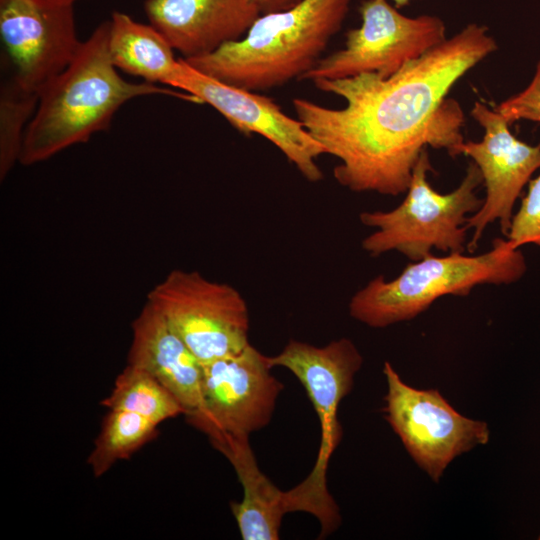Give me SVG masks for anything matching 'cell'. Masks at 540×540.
Segmentation results:
<instances>
[{
	"mask_svg": "<svg viewBox=\"0 0 540 540\" xmlns=\"http://www.w3.org/2000/svg\"><path fill=\"white\" fill-rule=\"evenodd\" d=\"M496 49L488 28L471 23L389 77L363 73L313 81L318 89L342 97L343 108L304 98L292 104L325 154L338 159L333 175L341 186L397 196L407 191L425 148L457 156L464 114L447 95Z\"/></svg>",
	"mask_w": 540,
	"mask_h": 540,
	"instance_id": "1",
	"label": "cell"
},
{
	"mask_svg": "<svg viewBox=\"0 0 540 540\" xmlns=\"http://www.w3.org/2000/svg\"><path fill=\"white\" fill-rule=\"evenodd\" d=\"M109 20L82 41L71 63L39 94L37 109L23 141L19 163L31 166L87 142L107 130L127 102L150 95H169L196 102L170 87L124 79L108 50Z\"/></svg>",
	"mask_w": 540,
	"mask_h": 540,
	"instance_id": "2",
	"label": "cell"
},
{
	"mask_svg": "<svg viewBox=\"0 0 540 540\" xmlns=\"http://www.w3.org/2000/svg\"><path fill=\"white\" fill-rule=\"evenodd\" d=\"M351 0H300L282 11L261 14L239 40L183 59L225 84L258 92L302 79L341 29Z\"/></svg>",
	"mask_w": 540,
	"mask_h": 540,
	"instance_id": "3",
	"label": "cell"
},
{
	"mask_svg": "<svg viewBox=\"0 0 540 540\" xmlns=\"http://www.w3.org/2000/svg\"><path fill=\"white\" fill-rule=\"evenodd\" d=\"M525 258L506 238H496L487 252L432 254L411 261L391 280L379 275L349 301L350 316L371 328H385L425 312L437 299L466 296L484 285H507L522 278Z\"/></svg>",
	"mask_w": 540,
	"mask_h": 540,
	"instance_id": "4",
	"label": "cell"
},
{
	"mask_svg": "<svg viewBox=\"0 0 540 540\" xmlns=\"http://www.w3.org/2000/svg\"><path fill=\"white\" fill-rule=\"evenodd\" d=\"M431 170L425 148L413 168L404 200L389 211L360 213L361 223L374 229L362 241V248L370 256L397 251L417 261L432 254L433 249L464 252L467 220L483 204V198L476 193L483 183L482 175L471 162L459 186L442 194L428 182Z\"/></svg>",
	"mask_w": 540,
	"mask_h": 540,
	"instance_id": "5",
	"label": "cell"
},
{
	"mask_svg": "<svg viewBox=\"0 0 540 540\" xmlns=\"http://www.w3.org/2000/svg\"><path fill=\"white\" fill-rule=\"evenodd\" d=\"M202 364L250 344L249 311L233 286L198 271L175 269L147 295Z\"/></svg>",
	"mask_w": 540,
	"mask_h": 540,
	"instance_id": "6",
	"label": "cell"
},
{
	"mask_svg": "<svg viewBox=\"0 0 540 540\" xmlns=\"http://www.w3.org/2000/svg\"><path fill=\"white\" fill-rule=\"evenodd\" d=\"M359 12L361 25L346 33L344 48L321 58L302 79L334 80L363 73L386 78L448 38L441 18L406 16L389 0H364Z\"/></svg>",
	"mask_w": 540,
	"mask_h": 540,
	"instance_id": "7",
	"label": "cell"
},
{
	"mask_svg": "<svg viewBox=\"0 0 540 540\" xmlns=\"http://www.w3.org/2000/svg\"><path fill=\"white\" fill-rule=\"evenodd\" d=\"M383 373L387 382L385 419L433 481L440 480L456 457L488 443L486 422L460 414L437 390L409 386L388 361Z\"/></svg>",
	"mask_w": 540,
	"mask_h": 540,
	"instance_id": "8",
	"label": "cell"
},
{
	"mask_svg": "<svg viewBox=\"0 0 540 540\" xmlns=\"http://www.w3.org/2000/svg\"><path fill=\"white\" fill-rule=\"evenodd\" d=\"M269 356L249 344L240 352L203 364L201 403L186 420L209 441L249 438L267 426L284 385Z\"/></svg>",
	"mask_w": 540,
	"mask_h": 540,
	"instance_id": "9",
	"label": "cell"
},
{
	"mask_svg": "<svg viewBox=\"0 0 540 540\" xmlns=\"http://www.w3.org/2000/svg\"><path fill=\"white\" fill-rule=\"evenodd\" d=\"M0 38L9 79L38 95L82 45L74 5L55 0H0Z\"/></svg>",
	"mask_w": 540,
	"mask_h": 540,
	"instance_id": "10",
	"label": "cell"
},
{
	"mask_svg": "<svg viewBox=\"0 0 540 540\" xmlns=\"http://www.w3.org/2000/svg\"><path fill=\"white\" fill-rule=\"evenodd\" d=\"M179 61L168 87L190 95L196 103L210 105L239 132L256 133L270 141L306 180L322 179L317 159L325 151L298 119L285 114L269 97L210 78L182 58Z\"/></svg>",
	"mask_w": 540,
	"mask_h": 540,
	"instance_id": "11",
	"label": "cell"
},
{
	"mask_svg": "<svg viewBox=\"0 0 540 540\" xmlns=\"http://www.w3.org/2000/svg\"><path fill=\"white\" fill-rule=\"evenodd\" d=\"M472 117L484 129L481 141H463L456 155H466L478 167L486 195L483 204L472 214L466 227L473 233L467 243L474 252L485 229L499 222L504 237L508 235L513 218V208L532 174L540 168V144L529 145L516 138L510 124L495 110L477 101L471 110Z\"/></svg>",
	"mask_w": 540,
	"mask_h": 540,
	"instance_id": "12",
	"label": "cell"
},
{
	"mask_svg": "<svg viewBox=\"0 0 540 540\" xmlns=\"http://www.w3.org/2000/svg\"><path fill=\"white\" fill-rule=\"evenodd\" d=\"M272 367L288 369L305 388L321 428V441L314 467L304 482L317 494L328 496L327 467L342 438L337 411L343 398L353 387L354 377L363 357L348 338L317 347L290 340L275 356L269 357Z\"/></svg>",
	"mask_w": 540,
	"mask_h": 540,
	"instance_id": "13",
	"label": "cell"
},
{
	"mask_svg": "<svg viewBox=\"0 0 540 540\" xmlns=\"http://www.w3.org/2000/svg\"><path fill=\"white\" fill-rule=\"evenodd\" d=\"M144 11L183 59L239 40L261 15L249 0H145Z\"/></svg>",
	"mask_w": 540,
	"mask_h": 540,
	"instance_id": "14",
	"label": "cell"
},
{
	"mask_svg": "<svg viewBox=\"0 0 540 540\" xmlns=\"http://www.w3.org/2000/svg\"><path fill=\"white\" fill-rule=\"evenodd\" d=\"M127 364L159 381L181 404L184 415L199 408L203 364L148 301L132 322Z\"/></svg>",
	"mask_w": 540,
	"mask_h": 540,
	"instance_id": "15",
	"label": "cell"
},
{
	"mask_svg": "<svg viewBox=\"0 0 540 540\" xmlns=\"http://www.w3.org/2000/svg\"><path fill=\"white\" fill-rule=\"evenodd\" d=\"M233 466L243 498L231 502L232 514L243 540H277L283 516L297 512L292 490L276 487L258 467L249 438L225 437L211 442Z\"/></svg>",
	"mask_w": 540,
	"mask_h": 540,
	"instance_id": "16",
	"label": "cell"
},
{
	"mask_svg": "<svg viewBox=\"0 0 540 540\" xmlns=\"http://www.w3.org/2000/svg\"><path fill=\"white\" fill-rule=\"evenodd\" d=\"M108 20V50L115 67L142 81L167 86L180 63L167 39L150 23H140L121 11H114Z\"/></svg>",
	"mask_w": 540,
	"mask_h": 540,
	"instance_id": "17",
	"label": "cell"
},
{
	"mask_svg": "<svg viewBox=\"0 0 540 540\" xmlns=\"http://www.w3.org/2000/svg\"><path fill=\"white\" fill-rule=\"evenodd\" d=\"M158 424L124 410H108L87 458L94 477L106 474L157 436Z\"/></svg>",
	"mask_w": 540,
	"mask_h": 540,
	"instance_id": "18",
	"label": "cell"
},
{
	"mask_svg": "<svg viewBox=\"0 0 540 540\" xmlns=\"http://www.w3.org/2000/svg\"><path fill=\"white\" fill-rule=\"evenodd\" d=\"M108 410H124L141 415L160 425L184 415L177 399L152 375L127 366L117 376L110 394L101 401Z\"/></svg>",
	"mask_w": 540,
	"mask_h": 540,
	"instance_id": "19",
	"label": "cell"
},
{
	"mask_svg": "<svg viewBox=\"0 0 540 540\" xmlns=\"http://www.w3.org/2000/svg\"><path fill=\"white\" fill-rule=\"evenodd\" d=\"M39 95L28 92L9 78L0 89V180L3 181L22 150L27 127L37 109Z\"/></svg>",
	"mask_w": 540,
	"mask_h": 540,
	"instance_id": "20",
	"label": "cell"
},
{
	"mask_svg": "<svg viewBox=\"0 0 540 540\" xmlns=\"http://www.w3.org/2000/svg\"><path fill=\"white\" fill-rule=\"evenodd\" d=\"M505 238L515 249L525 244H535L540 248V174L529 181L527 194L513 215Z\"/></svg>",
	"mask_w": 540,
	"mask_h": 540,
	"instance_id": "21",
	"label": "cell"
},
{
	"mask_svg": "<svg viewBox=\"0 0 540 540\" xmlns=\"http://www.w3.org/2000/svg\"><path fill=\"white\" fill-rule=\"evenodd\" d=\"M509 124L518 120L540 122V60L529 85L494 108Z\"/></svg>",
	"mask_w": 540,
	"mask_h": 540,
	"instance_id": "22",
	"label": "cell"
},
{
	"mask_svg": "<svg viewBox=\"0 0 540 540\" xmlns=\"http://www.w3.org/2000/svg\"><path fill=\"white\" fill-rule=\"evenodd\" d=\"M261 14L286 10L296 5L300 0H249Z\"/></svg>",
	"mask_w": 540,
	"mask_h": 540,
	"instance_id": "23",
	"label": "cell"
},
{
	"mask_svg": "<svg viewBox=\"0 0 540 540\" xmlns=\"http://www.w3.org/2000/svg\"><path fill=\"white\" fill-rule=\"evenodd\" d=\"M390 1H392L393 5L398 9L406 6L410 2V0H390Z\"/></svg>",
	"mask_w": 540,
	"mask_h": 540,
	"instance_id": "24",
	"label": "cell"
},
{
	"mask_svg": "<svg viewBox=\"0 0 540 540\" xmlns=\"http://www.w3.org/2000/svg\"><path fill=\"white\" fill-rule=\"evenodd\" d=\"M55 1L74 5L76 2L81 1V0H55Z\"/></svg>",
	"mask_w": 540,
	"mask_h": 540,
	"instance_id": "25",
	"label": "cell"
},
{
	"mask_svg": "<svg viewBox=\"0 0 540 540\" xmlns=\"http://www.w3.org/2000/svg\"><path fill=\"white\" fill-rule=\"evenodd\" d=\"M538 539L540 540V535H539Z\"/></svg>",
	"mask_w": 540,
	"mask_h": 540,
	"instance_id": "26",
	"label": "cell"
}]
</instances>
